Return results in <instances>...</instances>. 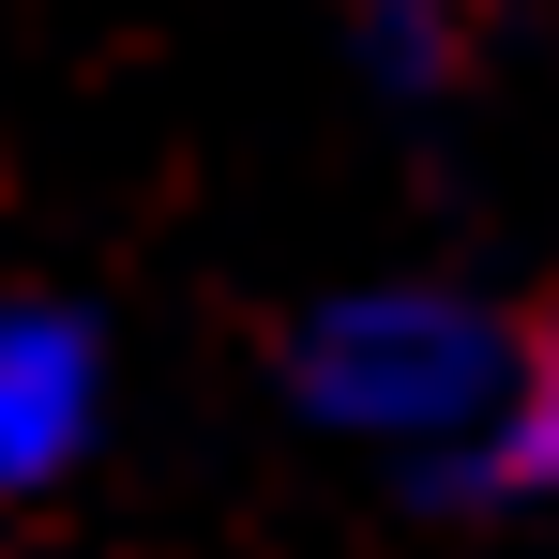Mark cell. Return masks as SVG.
I'll list each match as a JSON object with an SVG mask.
<instances>
[{"label": "cell", "instance_id": "obj_2", "mask_svg": "<svg viewBox=\"0 0 559 559\" xmlns=\"http://www.w3.org/2000/svg\"><path fill=\"white\" fill-rule=\"evenodd\" d=\"M76 424H92V348H76V318H0V499L76 454Z\"/></svg>", "mask_w": 559, "mask_h": 559}, {"label": "cell", "instance_id": "obj_1", "mask_svg": "<svg viewBox=\"0 0 559 559\" xmlns=\"http://www.w3.org/2000/svg\"><path fill=\"white\" fill-rule=\"evenodd\" d=\"M318 393L348 408V424H468L484 393H499V348L439 318V302H364V318H333L318 333ZM514 408V393H499Z\"/></svg>", "mask_w": 559, "mask_h": 559}, {"label": "cell", "instance_id": "obj_3", "mask_svg": "<svg viewBox=\"0 0 559 559\" xmlns=\"http://www.w3.org/2000/svg\"><path fill=\"white\" fill-rule=\"evenodd\" d=\"M499 468H514V484H559V318L530 333V364H514V408H499Z\"/></svg>", "mask_w": 559, "mask_h": 559}]
</instances>
